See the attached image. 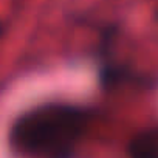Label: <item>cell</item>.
I'll return each instance as SVG.
<instances>
[{"label":"cell","mask_w":158,"mask_h":158,"mask_svg":"<svg viewBox=\"0 0 158 158\" xmlns=\"http://www.w3.org/2000/svg\"><path fill=\"white\" fill-rule=\"evenodd\" d=\"M89 126V112L67 102H47L22 113L8 139L17 158H73Z\"/></svg>","instance_id":"1"},{"label":"cell","mask_w":158,"mask_h":158,"mask_svg":"<svg viewBox=\"0 0 158 158\" xmlns=\"http://www.w3.org/2000/svg\"><path fill=\"white\" fill-rule=\"evenodd\" d=\"M130 158H158V126L143 130L129 144Z\"/></svg>","instance_id":"2"},{"label":"cell","mask_w":158,"mask_h":158,"mask_svg":"<svg viewBox=\"0 0 158 158\" xmlns=\"http://www.w3.org/2000/svg\"><path fill=\"white\" fill-rule=\"evenodd\" d=\"M0 33H2V27H0Z\"/></svg>","instance_id":"3"}]
</instances>
